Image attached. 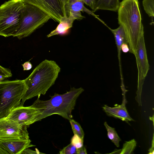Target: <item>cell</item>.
Listing matches in <instances>:
<instances>
[{"mask_svg": "<svg viewBox=\"0 0 154 154\" xmlns=\"http://www.w3.org/2000/svg\"><path fill=\"white\" fill-rule=\"evenodd\" d=\"M104 125L106 129L108 138L114 143L117 147L119 146V142L121 141L115 128L109 126L106 122L104 123Z\"/></svg>", "mask_w": 154, "mask_h": 154, "instance_id": "e0dca14e", "label": "cell"}, {"mask_svg": "<svg viewBox=\"0 0 154 154\" xmlns=\"http://www.w3.org/2000/svg\"><path fill=\"white\" fill-rule=\"evenodd\" d=\"M31 141L29 139L0 140V146L8 154H21L25 149L35 146Z\"/></svg>", "mask_w": 154, "mask_h": 154, "instance_id": "8fae6325", "label": "cell"}, {"mask_svg": "<svg viewBox=\"0 0 154 154\" xmlns=\"http://www.w3.org/2000/svg\"><path fill=\"white\" fill-rule=\"evenodd\" d=\"M84 4L83 0H68L65 15L68 17L69 14H71L75 16L77 18V20H81L85 18L82 15L81 12H85L99 19L101 22H103L100 20L97 16L94 14L92 11L86 8Z\"/></svg>", "mask_w": 154, "mask_h": 154, "instance_id": "7c38bea8", "label": "cell"}, {"mask_svg": "<svg viewBox=\"0 0 154 154\" xmlns=\"http://www.w3.org/2000/svg\"><path fill=\"white\" fill-rule=\"evenodd\" d=\"M69 122L74 134H76L84 140L85 133L80 124L72 119Z\"/></svg>", "mask_w": 154, "mask_h": 154, "instance_id": "d6986e66", "label": "cell"}, {"mask_svg": "<svg viewBox=\"0 0 154 154\" xmlns=\"http://www.w3.org/2000/svg\"><path fill=\"white\" fill-rule=\"evenodd\" d=\"M118 22L125 33L129 52L134 54L139 36L143 31L138 0H122L117 10Z\"/></svg>", "mask_w": 154, "mask_h": 154, "instance_id": "3957f363", "label": "cell"}, {"mask_svg": "<svg viewBox=\"0 0 154 154\" xmlns=\"http://www.w3.org/2000/svg\"><path fill=\"white\" fill-rule=\"evenodd\" d=\"M41 115L40 112L35 108L30 106H19L13 109L6 118L28 127L35 122L40 121Z\"/></svg>", "mask_w": 154, "mask_h": 154, "instance_id": "ba28073f", "label": "cell"}, {"mask_svg": "<svg viewBox=\"0 0 154 154\" xmlns=\"http://www.w3.org/2000/svg\"><path fill=\"white\" fill-rule=\"evenodd\" d=\"M28 3L38 8L49 15L51 18L59 23L64 16L59 0H23Z\"/></svg>", "mask_w": 154, "mask_h": 154, "instance_id": "9c48e42d", "label": "cell"}, {"mask_svg": "<svg viewBox=\"0 0 154 154\" xmlns=\"http://www.w3.org/2000/svg\"><path fill=\"white\" fill-rule=\"evenodd\" d=\"M67 1L68 0H59L63 8L64 16L65 15V9Z\"/></svg>", "mask_w": 154, "mask_h": 154, "instance_id": "f1b7e54d", "label": "cell"}, {"mask_svg": "<svg viewBox=\"0 0 154 154\" xmlns=\"http://www.w3.org/2000/svg\"><path fill=\"white\" fill-rule=\"evenodd\" d=\"M120 3L119 0H98L94 12L100 10L116 12Z\"/></svg>", "mask_w": 154, "mask_h": 154, "instance_id": "2e32d148", "label": "cell"}, {"mask_svg": "<svg viewBox=\"0 0 154 154\" xmlns=\"http://www.w3.org/2000/svg\"><path fill=\"white\" fill-rule=\"evenodd\" d=\"M154 134L153 135L152 140L151 147L149 149L148 154H153L154 153Z\"/></svg>", "mask_w": 154, "mask_h": 154, "instance_id": "f546056e", "label": "cell"}, {"mask_svg": "<svg viewBox=\"0 0 154 154\" xmlns=\"http://www.w3.org/2000/svg\"><path fill=\"white\" fill-rule=\"evenodd\" d=\"M6 78L5 77L0 75V81L4 80Z\"/></svg>", "mask_w": 154, "mask_h": 154, "instance_id": "1f68e13d", "label": "cell"}, {"mask_svg": "<svg viewBox=\"0 0 154 154\" xmlns=\"http://www.w3.org/2000/svg\"><path fill=\"white\" fill-rule=\"evenodd\" d=\"M137 142L135 139H133L128 141H126L121 149V154H132L136 146Z\"/></svg>", "mask_w": 154, "mask_h": 154, "instance_id": "ac0fdd59", "label": "cell"}, {"mask_svg": "<svg viewBox=\"0 0 154 154\" xmlns=\"http://www.w3.org/2000/svg\"><path fill=\"white\" fill-rule=\"evenodd\" d=\"M71 143L77 149L83 146V140L77 135L74 134L71 138Z\"/></svg>", "mask_w": 154, "mask_h": 154, "instance_id": "7402d4cb", "label": "cell"}, {"mask_svg": "<svg viewBox=\"0 0 154 154\" xmlns=\"http://www.w3.org/2000/svg\"><path fill=\"white\" fill-rule=\"evenodd\" d=\"M42 154L43 153L40 152L37 149V151H34L30 149H29L28 148L25 149L22 152L21 154Z\"/></svg>", "mask_w": 154, "mask_h": 154, "instance_id": "d4e9b609", "label": "cell"}, {"mask_svg": "<svg viewBox=\"0 0 154 154\" xmlns=\"http://www.w3.org/2000/svg\"><path fill=\"white\" fill-rule=\"evenodd\" d=\"M0 75L7 78L11 77L12 74L10 69L0 65Z\"/></svg>", "mask_w": 154, "mask_h": 154, "instance_id": "603a6c76", "label": "cell"}, {"mask_svg": "<svg viewBox=\"0 0 154 154\" xmlns=\"http://www.w3.org/2000/svg\"><path fill=\"white\" fill-rule=\"evenodd\" d=\"M0 154H8V153L0 146Z\"/></svg>", "mask_w": 154, "mask_h": 154, "instance_id": "4dcf8cb0", "label": "cell"}, {"mask_svg": "<svg viewBox=\"0 0 154 154\" xmlns=\"http://www.w3.org/2000/svg\"><path fill=\"white\" fill-rule=\"evenodd\" d=\"M97 1L98 0H83L84 4L89 7L94 13Z\"/></svg>", "mask_w": 154, "mask_h": 154, "instance_id": "cb8c5ba5", "label": "cell"}, {"mask_svg": "<svg viewBox=\"0 0 154 154\" xmlns=\"http://www.w3.org/2000/svg\"><path fill=\"white\" fill-rule=\"evenodd\" d=\"M27 127L6 118L0 119V140L29 139Z\"/></svg>", "mask_w": 154, "mask_h": 154, "instance_id": "52a82bcc", "label": "cell"}, {"mask_svg": "<svg viewBox=\"0 0 154 154\" xmlns=\"http://www.w3.org/2000/svg\"><path fill=\"white\" fill-rule=\"evenodd\" d=\"M143 6L146 13L149 16H154V0H143Z\"/></svg>", "mask_w": 154, "mask_h": 154, "instance_id": "ffe728a7", "label": "cell"}, {"mask_svg": "<svg viewBox=\"0 0 154 154\" xmlns=\"http://www.w3.org/2000/svg\"><path fill=\"white\" fill-rule=\"evenodd\" d=\"M149 119L152 121L153 125H154V115H153L152 117H150Z\"/></svg>", "mask_w": 154, "mask_h": 154, "instance_id": "d6a6232c", "label": "cell"}, {"mask_svg": "<svg viewBox=\"0 0 154 154\" xmlns=\"http://www.w3.org/2000/svg\"><path fill=\"white\" fill-rule=\"evenodd\" d=\"M60 71L54 61L45 59L42 62L24 79L28 89L20 106H23L26 100L32 97L45 95L54 84Z\"/></svg>", "mask_w": 154, "mask_h": 154, "instance_id": "6da1fadb", "label": "cell"}, {"mask_svg": "<svg viewBox=\"0 0 154 154\" xmlns=\"http://www.w3.org/2000/svg\"><path fill=\"white\" fill-rule=\"evenodd\" d=\"M51 19L49 15L38 8L25 2L19 26L13 37L19 39L27 37Z\"/></svg>", "mask_w": 154, "mask_h": 154, "instance_id": "8992f818", "label": "cell"}, {"mask_svg": "<svg viewBox=\"0 0 154 154\" xmlns=\"http://www.w3.org/2000/svg\"><path fill=\"white\" fill-rule=\"evenodd\" d=\"M75 20H77L76 17L72 14H69L68 17L64 15L61 19L56 28L48 35L47 37L48 38L56 35L66 33L72 27L73 22Z\"/></svg>", "mask_w": 154, "mask_h": 154, "instance_id": "5bb4252c", "label": "cell"}, {"mask_svg": "<svg viewBox=\"0 0 154 154\" xmlns=\"http://www.w3.org/2000/svg\"><path fill=\"white\" fill-rule=\"evenodd\" d=\"M121 50L124 53L129 52V48L128 44L126 43H123L121 45Z\"/></svg>", "mask_w": 154, "mask_h": 154, "instance_id": "83f0119b", "label": "cell"}, {"mask_svg": "<svg viewBox=\"0 0 154 154\" xmlns=\"http://www.w3.org/2000/svg\"><path fill=\"white\" fill-rule=\"evenodd\" d=\"M27 89L24 80L0 81V119L20 106Z\"/></svg>", "mask_w": 154, "mask_h": 154, "instance_id": "277c9868", "label": "cell"}, {"mask_svg": "<svg viewBox=\"0 0 154 154\" xmlns=\"http://www.w3.org/2000/svg\"><path fill=\"white\" fill-rule=\"evenodd\" d=\"M25 3L23 0H9L0 6V35H14L20 24Z\"/></svg>", "mask_w": 154, "mask_h": 154, "instance_id": "5b68a950", "label": "cell"}, {"mask_svg": "<svg viewBox=\"0 0 154 154\" xmlns=\"http://www.w3.org/2000/svg\"><path fill=\"white\" fill-rule=\"evenodd\" d=\"M109 28L113 34L115 38L117 48L118 57L120 68L121 67L120 61L121 46L123 43H126L128 44L126 35L123 28L121 26L119 25L118 28L115 29Z\"/></svg>", "mask_w": 154, "mask_h": 154, "instance_id": "9a60e30c", "label": "cell"}, {"mask_svg": "<svg viewBox=\"0 0 154 154\" xmlns=\"http://www.w3.org/2000/svg\"><path fill=\"white\" fill-rule=\"evenodd\" d=\"M123 101L121 104L111 107L106 105H104L102 107L103 111L108 116L119 119L127 123L129 122L135 121L129 116L125 104L127 101L125 97V94L123 95Z\"/></svg>", "mask_w": 154, "mask_h": 154, "instance_id": "4fadbf2b", "label": "cell"}, {"mask_svg": "<svg viewBox=\"0 0 154 154\" xmlns=\"http://www.w3.org/2000/svg\"><path fill=\"white\" fill-rule=\"evenodd\" d=\"M84 91L81 87H73L63 94L55 93L53 96H50L49 100L45 101L40 100V95H38L30 106L37 109L40 112V121L54 114H57L69 121L73 118L72 112L77 99Z\"/></svg>", "mask_w": 154, "mask_h": 154, "instance_id": "7a4b0ae2", "label": "cell"}, {"mask_svg": "<svg viewBox=\"0 0 154 154\" xmlns=\"http://www.w3.org/2000/svg\"><path fill=\"white\" fill-rule=\"evenodd\" d=\"M24 70H28L31 69L32 65L29 61H26L22 65Z\"/></svg>", "mask_w": 154, "mask_h": 154, "instance_id": "484cf974", "label": "cell"}, {"mask_svg": "<svg viewBox=\"0 0 154 154\" xmlns=\"http://www.w3.org/2000/svg\"><path fill=\"white\" fill-rule=\"evenodd\" d=\"M137 66L140 68L143 77L145 78L149 69L144 36V31L140 35L135 54Z\"/></svg>", "mask_w": 154, "mask_h": 154, "instance_id": "30bf717a", "label": "cell"}, {"mask_svg": "<svg viewBox=\"0 0 154 154\" xmlns=\"http://www.w3.org/2000/svg\"><path fill=\"white\" fill-rule=\"evenodd\" d=\"M77 148L71 143L60 151V154H76Z\"/></svg>", "mask_w": 154, "mask_h": 154, "instance_id": "44dd1931", "label": "cell"}, {"mask_svg": "<svg viewBox=\"0 0 154 154\" xmlns=\"http://www.w3.org/2000/svg\"><path fill=\"white\" fill-rule=\"evenodd\" d=\"M85 147L83 146L82 147L76 149V154H87Z\"/></svg>", "mask_w": 154, "mask_h": 154, "instance_id": "4316f807", "label": "cell"}]
</instances>
